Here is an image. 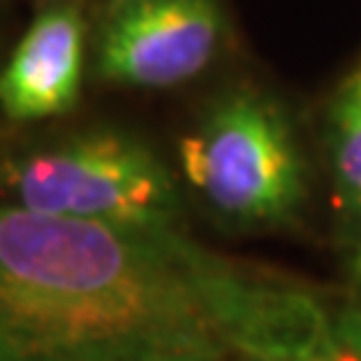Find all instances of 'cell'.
Here are the masks:
<instances>
[{
  "label": "cell",
  "instance_id": "6da1fadb",
  "mask_svg": "<svg viewBox=\"0 0 361 361\" xmlns=\"http://www.w3.org/2000/svg\"><path fill=\"white\" fill-rule=\"evenodd\" d=\"M337 308L185 231L0 207V361H238L310 348Z\"/></svg>",
  "mask_w": 361,
  "mask_h": 361
},
{
  "label": "cell",
  "instance_id": "7a4b0ae2",
  "mask_svg": "<svg viewBox=\"0 0 361 361\" xmlns=\"http://www.w3.org/2000/svg\"><path fill=\"white\" fill-rule=\"evenodd\" d=\"M0 207L131 231H182V185L134 131L75 126L0 137Z\"/></svg>",
  "mask_w": 361,
  "mask_h": 361
},
{
  "label": "cell",
  "instance_id": "3957f363",
  "mask_svg": "<svg viewBox=\"0 0 361 361\" xmlns=\"http://www.w3.org/2000/svg\"><path fill=\"white\" fill-rule=\"evenodd\" d=\"M190 193L231 228H273L305 201V161L284 107L252 86L222 91L177 142Z\"/></svg>",
  "mask_w": 361,
  "mask_h": 361
},
{
  "label": "cell",
  "instance_id": "277c9868",
  "mask_svg": "<svg viewBox=\"0 0 361 361\" xmlns=\"http://www.w3.org/2000/svg\"><path fill=\"white\" fill-rule=\"evenodd\" d=\"M219 0H116L91 43V78L164 91L207 73L225 43Z\"/></svg>",
  "mask_w": 361,
  "mask_h": 361
},
{
  "label": "cell",
  "instance_id": "5b68a950",
  "mask_svg": "<svg viewBox=\"0 0 361 361\" xmlns=\"http://www.w3.org/2000/svg\"><path fill=\"white\" fill-rule=\"evenodd\" d=\"M91 43L86 0H35L0 65V137L46 129L75 110L91 78Z\"/></svg>",
  "mask_w": 361,
  "mask_h": 361
},
{
  "label": "cell",
  "instance_id": "8992f818",
  "mask_svg": "<svg viewBox=\"0 0 361 361\" xmlns=\"http://www.w3.org/2000/svg\"><path fill=\"white\" fill-rule=\"evenodd\" d=\"M326 147L340 209L361 228V65L340 83L329 104Z\"/></svg>",
  "mask_w": 361,
  "mask_h": 361
},
{
  "label": "cell",
  "instance_id": "52a82bcc",
  "mask_svg": "<svg viewBox=\"0 0 361 361\" xmlns=\"http://www.w3.org/2000/svg\"><path fill=\"white\" fill-rule=\"evenodd\" d=\"M238 361H361V300L350 305H340L332 326L310 348L289 353V356Z\"/></svg>",
  "mask_w": 361,
  "mask_h": 361
},
{
  "label": "cell",
  "instance_id": "ba28073f",
  "mask_svg": "<svg viewBox=\"0 0 361 361\" xmlns=\"http://www.w3.org/2000/svg\"><path fill=\"white\" fill-rule=\"evenodd\" d=\"M348 276H350V281H353V286H356L359 300H361V235L348 255Z\"/></svg>",
  "mask_w": 361,
  "mask_h": 361
},
{
  "label": "cell",
  "instance_id": "9c48e42d",
  "mask_svg": "<svg viewBox=\"0 0 361 361\" xmlns=\"http://www.w3.org/2000/svg\"><path fill=\"white\" fill-rule=\"evenodd\" d=\"M6 54H8V49H6V43H3V38H0V65H3V59H6Z\"/></svg>",
  "mask_w": 361,
  "mask_h": 361
},
{
  "label": "cell",
  "instance_id": "30bf717a",
  "mask_svg": "<svg viewBox=\"0 0 361 361\" xmlns=\"http://www.w3.org/2000/svg\"><path fill=\"white\" fill-rule=\"evenodd\" d=\"M110 3H116V0H110Z\"/></svg>",
  "mask_w": 361,
  "mask_h": 361
},
{
  "label": "cell",
  "instance_id": "8fae6325",
  "mask_svg": "<svg viewBox=\"0 0 361 361\" xmlns=\"http://www.w3.org/2000/svg\"><path fill=\"white\" fill-rule=\"evenodd\" d=\"M0 3H3V0H0Z\"/></svg>",
  "mask_w": 361,
  "mask_h": 361
}]
</instances>
